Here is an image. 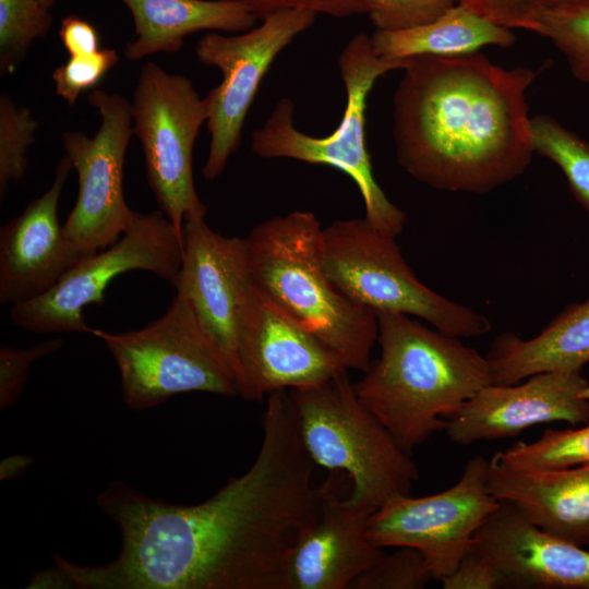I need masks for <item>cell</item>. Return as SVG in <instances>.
I'll return each mask as SVG.
<instances>
[{
	"instance_id": "5b68a950",
	"label": "cell",
	"mask_w": 589,
	"mask_h": 589,
	"mask_svg": "<svg viewBox=\"0 0 589 589\" xmlns=\"http://www.w3.org/2000/svg\"><path fill=\"white\" fill-rule=\"evenodd\" d=\"M289 394L305 450L316 466L348 474L351 502L376 510L410 493L416 462L361 402L347 370Z\"/></svg>"
},
{
	"instance_id": "484cf974",
	"label": "cell",
	"mask_w": 589,
	"mask_h": 589,
	"mask_svg": "<svg viewBox=\"0 0 589 589\" xmlns=\"http://www.w3.org/2000/svg\"><path fill=\"white\" fill-rule=\"evenodd\" d=\"M52 25L50 10L40 0H0V73L12 74L28 48Z\"/></svg>"
},
{
	"instance_id": "8d00e7d4",
	"label": "cell",
	"mask_w": 589,
	"mask_h": 589,
	"mask_svg": "<svg viewBox=\"0 0 589 589\" xmlns=\"http://www.w3.org/2000/svg\"><path fill=\"white\" fill-rule=\"evenodd\" d=\"M33 464V458L27 455H12L5 457L0 464V479L8 481L24 473Z\"/></svg>"
},
{
	"instance_id": "ba28073f",
	"label": "cell",
	"mask_w": 589,
	"mask_h": 589,
	"mask_svg": "<svg viewBox=\"0 0 589 589\" xmlns=\"http://www.w3.org/2000/svg\"><path fill=\"white\" fill-rule=\"evenodd\" d=\"M322 263L348 298L375 313L411 315L458 338L491 330L486 316L421 283L405 261L396 237L364 217L336 220L323 228Z\"/></svg>"
},
{
	"instance_id": "7402d4cb",
	"label": "cell",
	"mask_w": 589,
	"mask_h": 589,
	"mask_svg": "<svg viewBox=\"0 0 589 589\" xmlns=\"http://www.w3.org/2000/svg\"><path fill=\"white\" fill-rule=\"evenodd\" d=\"M120 1L133 19L134 36L124 48V57L132 61L178 52L184 38L197 32L243 33L259 20L247 8L221 0Z\"/></svg>"
},
{
	"instance_id": "5bb4252c",
	"label": "cell",
	"mask_w": 589,
	"mask_h": 589,
	"mask_svg": "<svg viewBox=\"0 0 589 589\" xmlns=\"http://www.w3.org/2000/svg\"><path fill=\"white\" fill-rule=\"evenodd\" d=\"M344 370L310 332L253 285L239 330L240 397L262 400L277 390L318 384Z\"/></svg>"
},
{
	"instance_id": "e0dca14e",
	"label": "cell",
	"mask_w": 589,
	"mask_h": 589,
	"mask_svg": "<svg viewBox=\"0 0 589 589\" xmlns=\"http://www.w3.org/2000/svg\"><path fill=\"white\" fill-rule=\"evenodd\" d=\"M72 168L64 155L56 165L50 188L1 227V304L13 306L43 296L87 256L71 242L58 219L60 195Z\"/></svg>"
},
{
	"instance_id": "2e32d148",
	"label": "cell",
	"mask_w": 589,
	"mask_h": 589,
	"mask_svg": "<svg viewBox=\"0 0 589 589\" xmlns=\"http://www.w3.org/2000/svg\"><path fill=\"white\" fill-rule=\"evenodd\" d=\"M588 383L580 370L542 372L510 385L492 383L449 416L444 431L450 442L467 446L516 436L541 423H588L589 401L581 396Z\"/></svg>"
},
{
	"instance_id": "44dd1931",
	"label": "cell",
	"mask_w": 589,
	"mask_h": 589,
	"mask_svg": "<svg viewBox=\"0 0 589 589\" xmlns=\"http://www.w3.org/2000/svg\"><path fill=\"white\" fill-rule=\"evenodd\" d=\"M492 383L510 385L550 371H577L589 362V299L560 313L537 336L501 333L485 356Z\"/></svg>"
},
{
	"instance_id": "7a4b0ae2",
	"label": "cell",
	"mask_w": 589,
	"mask_h": 589,
	"mask_svg": "<svg viewBox=\"0 0 589 589\" xmlns=\"http://www.w3.org/2000/svg\"><path fill=\"white\" fill-rule=\"evenodd\" d=\"M394 94L398 164L440 191L488 193L534 153L526 92L543 68L504 69L483 53L404 59Z\"/></svg>"
},
{
	"instance_id": "f35d334b",
	"label": "cell",
	"mask_w": 589,
	"mask_h": 589,
	"mask_svg": "<svg viewBox=\"0 0 589 589\" xmlns=\"http://www.w3.org/2000/svg\"><path fill=\"white\" fill-rule=\"evenodd\" d=\"M581 396L589 401V383L587 386L582 389Z\"/></svg>"
},
{
	"instance_id": "d590c367",
	"label": "cell",
	"mask_w": 589,
	"mask_h": 589,
	"mask_svg": "<svg viewBox=\"0 0 589 589\" xmlns=\"http://www.w3.org/2000/svg\"><path fill=\"white\" fill-rule=\"evenodd\" d=\"M27 588H74L71 579L63 569L53 563L45 570L32 576Z\"/></svg>"
},
{
	"instance_id": "8992f818",
	"label": "cell",
	"mask_w": 589,
	"mask_h": 589,
	"mask_svg": "<svg viewBox=\"0 0 589 589\" xmlns=\"http://www.w3.org/2000/svg\"><path fill=\"white\" fill-rule=\"evenodd\" d=\"M405 60L382 59L373 50L371 36L354 35L338 57V68L347 94L339 125L325 137L298 130L296 107L281 98L265 120L252 132L251 148L261 158H289L313 165H327L348 175L360 191L364 218L378 230L397 237L407 216L389 201L375 180L365 142L368 95L377 79L402 69Z\"/></svg>"
},
{
	"instance_id": "f1b7e54d",
	"label": "cell",
	"mask_w": 589,
	"mask_h": 589,
	"mask_svg": "<svg viewBox=\"0 0 589 589\" xmlns=\"http://www.w3.org/2000/svg\"><path fill=\"white\" fill-rule=\"evenodd\" d=\"M385 551L351 584L350 589H421L433 579L420 551L397 546Z\"/></svg>"
},
{
	"instance_id": "cb8c5ba5",
	"label": "cell",
	"mask_w": 589,
	"mask_h": 589,
	"mask_svg": "<svg viewBox=\"0 0 589 589\" xmlns=\"http://www.w3.org/2000/svg\"><path fill=\"white\" fill-rule=\"evenodd\" d=\"M531 131L534 153L558 166L574 197L589 213V142L548 115L531 117Z\"/></svg>"
},
{
	"instance_id": "74e56055",
	"label": "cell",
	"mask_w": 589,
	"mask_h": 589,
	"mask_svg": "<svg viewBox=\"0 0 589 589\" xmlns=\"http://www.w3.org/2000/svg\"><path fill=\"white\" fill-rule=\"evenodd\" d=\"M57 0H40L43 5L50 10V8L56 3Z\"/></svg>"
},
{
	"instance_id": "ac0fdd59",
	"label": "cell",
	"mask_w": 589,
	"mask_h": 589,
	"mask_svg": "<svg viewBox=\"0 0 589 589\" xmlns=\"http://www.w3.org/2000/svg\"><path fill=\"white\" fill-rule=\"evenodd\" d=\"M333 477L321 505L301 529L288 561V589H350L384 552L368 536L375 512L340 497Z\"/></svg>"
},
{
	"instance_id": "f546056e",
	"label": "cell",
	"mask_w": 589,
	"mask_h": 589,
	"mask_svg": "<svg viewBox=\"0 0 589 589\" xmlns=\"http://www.w3.org/2000/svg\"><path fill=\"white\" fill-rule=\"evenodd\" d=\"M119 62L116 49L101 48L84 56H70L69 60L52 72L58 96L73 106L80 95L93 89Z\"/></svg>"
},
{
	"instance_id": "4316f807",
	"label": "cell",
	"mask_w": 589,
	"mask_h": 589,
	"mask_svg": "<svg viewBox=\"0 0 589 589\" xmlns=\"http://www.w3.org/2000/svg\"><path fill=\"white\" fill-rule=\"evenodd\" d=\"M532 31L551 39L574 77L589 84V1L545 11L536 20Z\"/></svg>"
},
{
	"instance_id": "6da1fadb",
	"label": "cell",
	"mask_w": 589,
	"mask_h": 589,
	"mask_svg": "<svg viewBox=\"0 0 589 589\" xmlns=\"http://www.w3.org/2000/svg\"><path fill=\"white\" fill-rule=\"evenodd\" d=\"M263 440L252 466L194 505L151 497L111 481L96 497L118 527L109 562L53 555L79 589H288V561L324 492L313 484L289 392L268 395Z\"/></svg>"
},
{
	"instance_id": "4dcf8cb0",
	"label": "cell",
	"mask_w": 589,
	"mask_h": 589,
	"mask_svg": "<svg viewBox=\"0 0 589 589\" xmlns=\"http://www.w3.org/2000/svg\"><path fill=\"white\" fill-rule=\"evenodd\" d=\"M376 31H400L426 24L452 5V0H358Z\"/></svg>"
},
{
	"instance_id": "836d02e7",
	"label": "cell",
	"mask_w": 589,
	"mask_h": 589,
	"mask_svg": "<svg viewBox=\"0 0 589 589\" xmlns=\"http://www.w3.org/2000/svg\"><path fill=\"white\" fill-rule=\"evenodd\" d=\"M443 589H500L503 581L495 566L473 549L442 580Z\"/></svg>"
},
{
	"instance_id": "277c9868",
	"label": "cell",
	"mask_w": 589,
	"mask_h": 589,
	"mask_svg": "<svg viewBox=\"0 0 589 589\" xmlns=\"http://www.w3.org/2000/svg\"><path fill=\"white\" fill-rule=\"evenodd\" d=\"M322 231L317 217L305 211L260 223L245 238L251 278L344 368L364 372L377 341L376 313L352 301L328 277Z\"/></svg>"
},
{
	"instance_id": "1f68e13d",
	"label": "cell",
	"mask_w": 589,
	"mask_h": 589,
	"mask_svg": "<svg viewBox=\"0 0 589 589\" xmlns=\"http://www.w3.org/2000/svg\"><path fill=\"white\" fill-rule=\"evenodd\" d=\"M64 345L61 338L40 341L27 348L1 346L0 348V409L12 407L22 394L31 368L43 357Z\"/></svg>"
},
{
	"instance_id": "30bf717a",
	"label": "cell",
	"mask_w": 589,
	"mask_h": 589,
	"mask_svg": "<svg viewBox=\"0 0 589 589\" xmlns=\"http://www.w3.org/2000/svg\"><path fill=\"white\" fill-rule=\"evenodd\" d=\"M182 254V233L160 209L134 212L119 240L82 257L43 296L11 306L10 318L16 326L37 334H92L83 310L104 302L112 279L130 271H145L175 286Z\"/></svg>"
},
{
	"instance_id": "ffe728a7",
	"label": "cell",
	"mask_w": 589,
	"mask_h": 589,
	"mask_svg": "<svg viewBox=\"0 0 589 589\" xmlns=\"http://www.w3.org/2000/svg\"><path fill=\"white\" fill-rule=\"evenodd\" d=\"M488 484L497 501L514 505L541 530L589 546V464L519 469L495 453L489 462Z\"/></svg>"
},
{
	"instance_id": "d6986e66",
	"label": "cell",
	"mask_w": 589,
	"mask_h": 589,
	"mask_svg": "<svg viewBox=\"0 0 589 589\" xmlns=\"http://www.w3.org/2000/svg\"><path fill=\"white\" fill-rule=\"evenodd\" d=\"M473 550L495 566L503 588L589 589V551L541 530L507 502L479 528Z\"/></svg>"
},
{
	"instance_id": "e575fe53",
	"label": "cell",
	"mask_w": 589,
	"mask_h": 589,
	"mask_svg": "<svg viewBox=\"0 0 589 589\" xmlns=\"http://www.w3.org/2000/svg\"><path fill=\"white\" fill-rule=\"evenodd\" d=\"M58 35L70 56L91 55L101 49L96 27L77 14H70L61 21Z\"/></svg>"
},
{
	"instance_id": "7c38bea8",
	"label": "cell",
	"mask_w": 589,
	"mask_h": 589,
	"mask_svg": "<svg viewBox=\"0 0 589 589\" xmlns=\"http://www.w3.org/2000/svg\"><path fill=\"white\" fill-rule=\"evenodd\" d=\"M489 462L481 455L472 457L459 480L440 493L388 498L369 518L372 543L420 551L433 579L441 581L473 549L477 531L501 505L489 489Z\"/></svg>"
},
{
	"instance_id": "d6a6232c",
	"label": "cell",
	"mask_w": 589,
	"mask_h": 589,
	"mask_svg": "<svg viewBox=\"0 0 589 589\" xmlns=\"http://www.w3.org/2000/svg\"><path fill=\"white\" fill-rule=\"evenodd\" d=\"M240 4L250 10L259 20L288 9H304L317 14L344 19L365 13L358 0H221Z\"/></svg>"
},
{
	"instance_id": "4fadbf2b",
	"label": "cell",
	"mask_w": 589,
	"mask_h": 589,
	"mask_svg": "<svg viewBox=\"0 0 589 589\" xmlns=\"http://www.w3.org/2000/svg\"><path fill=\"white\" fill-rule=\"evenodd\" d=\"M88 104L100 117L93 137L77 131L62 134L65 156L79 178V194L63 229L85 255L113 244L134 212L123 194L125 154L133 135L131 104L117 93L92 89Z\"/></svg>"
},
{
	"instance_id": "d4e9b609",
	"label": "cell",
	"mask_w": 589,
	"mask_h": 589,
	"mask_svg": "<svg viewBox=\"0 0 589 589\" xmlns=\"http://www.w3.org/2000/svg\"><path fill=\"white\" fill-rule=\"evenodd\" d=\"M498 456L519 469H562L589 464V423L582 428L546 429L533 442H516Z\"/></svg>"
},
{
	"instance_id": "9c48e42d",
	"label": "cell",
	"mask_w": 589,
	"mask_h": 589,
	"mask_svg": "<svg viewBox=\"0 0 589 589\" xmlns=\"http://www.w3.org/2000/svg\"><path fill=\"white\" fill-rule=\"evenodd\" d=\"M130 104L148 184L159 209L182 233L185 221L207 214L195 189L192 158L209 116L208 103L188 77L148 61L141 68Z\"/></svg>"
},
{
	"instance_id": "603a6c76",
	"label": "cell",
	"mask_w": 589,
	"mask_h": 589,
	"mask_svg": "<svg viewBox=\"0 0 589 589\" xmlns=\"http://www.w3.org/2000/svg\"><path fill=\"white\" fill-rule=\"evenodd\" d=\"M516 36L465 4L450 7L435 20L400 31H375L371 36L376 56L404 60L417 56H458L484 46L508 48Z\"/></svg>"
},
{
	"instance_id": "3957f363",
	"label": "cell",
	"mask_w": 589,
	"mask_h": 589,
	"mask_svg": "<svg viewBox=\"0 0 589 589\" xmlns=\"http://www.w3.org/2000/svg\"><path fill=\"white\" fill-rule=\"evenodd\" d=\"M378 358L354 384L361 402L406 450L445 429L446 419L485 385V356L409 315L377 312Z\"/></svg>"
},
{
	"instance_id": "83f0119b",
	"label": "cell",
	"mask_w": 589,
	"mask_h": 589,
	"mask_svg": "<svg viewBox=\"0 0 589 589\" xmlns=\"http://www.w3.org/2000/svg\"><path fill=\"white\" fill-rule=\"evenodd\" d=\"M38 121L32 109L17 106L12 98L0 95V196L4 197L11 182L20 181L27 168V149L34 143Z\"/></svg>"
},
{
	"instance_id": "52a82bcc",
	"label": "cell",
	"mask_w": 589,
	"mask_h": 589,
	"mask_svg": "<svg viewBox=\"0 0 589 589\" xmlns=\"http://www.w3.org/2000/svg\"><path fill=\"white\" fill-rule=\"evenodd\" d=\"M119 371L122 398L131 410L155 408L172 396L204 392L239 396L228 361L179 292L157 320L140 329L93 328Z\"/></svg>"
},
{
	"instance_id": "8fae6325",
	"label": "cell",
	"mask_w": 589,
	"mask_h": 589,
	"mask_svg": "<svg viewBox=\"0 0 589 589\" xmlns=\"http://www.w3.org/2000/svg\"><path fill=\"white\" fill-rule=\"evenodd\" d=\"M318 14L304 9L272 13L253 28L235 35L208 32L195 46L197 59L217 68L221 82L205 99L209 116V151L202 168L207 180L219 177L238 151L248 111L260 84L277 56L293 39L310 28Z\"/></svg>"
},
{
	"instance_id": "9a60e30c",
	"label": "cell",
	"mask_w": 589,
	"mask_h": 589,
	"mask_svg": "<svg viewBox=\"0 0 589 589\" xmlns=\"http://www.w3.org/2000/svg\"><path fill=\"white\" fill-rule=\"evenodd\" d=\"M182 243L173 287L189 301L237 380L239 330L253 288L245 238L225 237L200 218L183 224Z\"/></svg>"
}]
</instances>
